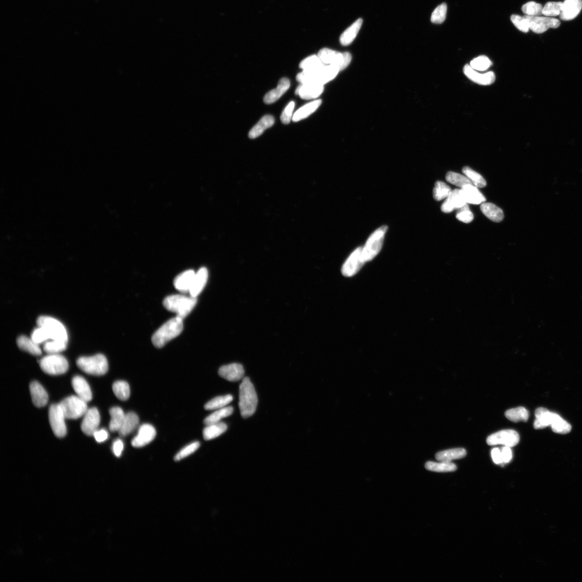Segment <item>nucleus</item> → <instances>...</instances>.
<instances>
[{
	"instance_id": "nucleus-1",
	"label": "nucleus",
	"mask_w": 582,
	"mask_h": 582,
	"mask_svg": "<svg viewBox=\"0 0 582 582\" xmlns=\"http://www.w3.org/2000/svg\"><path fill=\"white\" fill-rule=\"evenodd\" d=\"M239 408L241 416L248 418L255 414L258 404L257 395L249 377H244L239 389Z\"/></svg>"
},
{
	"instance_id": "nucleus-2",
	"label": "nucleus",
	"mask_w": 582,
	"mask_h": 582,
	"mask_svg": "<svg viewBox=\"0 0 582 582\" xmlns=\"http://www.w3.org/2000/svg\"><path fill=\"white\" fill-rule=\"evenodd\" d=\"M183 320L175 317L169 320L153 335L151 341L157 348H162L169 342L179 336L183 329Z\"/></svg>"
},
{
	"instance_id": "nucleus-3",
	"label": "nucleus",
	"mask_w": 582,
	"mask_h": 582,
	"mask_svg": "<svg viewBox=\"0 0 582 582\" xmlns=\"http://www.w3.org/2000/svg\"><path fill=\"white\" fill-rule=\"evenodd\" d=\"M197 298L174 294L167 297L163 301L164 307L183 319L187 317L197 305Z\"/></svg>"
},
{
	"instance_id": "nucleus-4",
	"label": "nucleus",
	"mask_w": 582,
	"mask_h": 582,
	"mask_svg": "<svg viewBox=\"0 0 582 582\" xmlns=\"http://www.w3.org/2000/svg\"><path fill=\"white\" fill-rule=\"evenodd\" d=\"M340 71L332 65H324L322 68L314 72L302 71L297 75V80L301 84L312 83L324 86L334 80Z\"/></svg>"
},
{
	"instance_id": "nucleus-5",
	"label": "nucleus",
	"mask_w": 582,
	"mask_h": 582,
	"mask_svg": "<svg viewBox=\"0 0 582 582\" xmlns=\"http://www.w3.org/2000/svg\"><path fill=\"white\" fill-rule=\"evenodd\" d=\"M77 365L84 372L95 376L104 375L108 369L106 358L100 354L92 357H81L77 361Z\"/></svg>"
},
{
	"instance_id": "nucleus-6",
	"label": "nucleus",
	"mask_w": 582,
	"mask_h": 582,
	"mask_svg": "<svg viewBox=\"0 0 582 582\" xmlns=\"http://www.w3.org/2000/svg\"><path fill=\"white\" fill-rule=\"evenodd\" d=\"M387 229L386 225H383L369 236L362 247V255L366 262L372 260L381 251Z\"/></svg>"
},
{
	"instance_id": "nucleus-7",
	"label": "nucleus",
	"mask_w": 582,
	"mask_h": 582,
	"mask_svg": "<svg viewBox=\"0 0 582 582\" xmlns=\"http://www.w3.org/2000/svg\"><path fill=\"white\" fill-rule=\"evenodd\" d=\"M40 365L43 372L50 375L63 374L69 368L68 362L59 354H48L40 360Z\"/></svg>"
},
{
	"instance_id": "nucleus-8",
	"label": "nucleus",
	"mask_w": 582,
	"mask_h": 582,
	"mask_svg": "<svg viewBox=\"0 0 582 582\" xmlns=\"http://www.w3.org/2000/svg\"><path fill=\"white\" fill-rule=\"evenodd\" d=\"M66 419H77L86 414L88 410L87 402L77 396H71L60 403Z\"/></svg>"
},
{
	"instance_id": "nucleus-9",
	"label": "nucleus",
	"mask_w": 582,
	"mask_h": 582,
	"mask_svg": "<svg viewBox=\"0 0 582 582\" xmlns=\"http://www.w3.org/2000/svg\"><path fill=\"white\" fill-rule=\"evenodd\" d=\"M318 56L325 65L335 66L340 71L346 68L352 59L350 53L337 52L328 48L320 50Z\"/></svg>"
},
{
	"instance_id": "nucleus-10",
	"label": "nucleus",
	"mask_w": 582,
	"mask_h": 582,
	"mask_svg": "<svg viewBox=\"0 0 582 582\" xmlns=\"http://www.w3.org/2000/svg\"><path fill=\"white\" fill-rule=\"evenodd\" d=\"M38 327H43L49 333L53 340H61L67 342L66 328L58 320L50 317L41 316L37 320Z\"/></svg>"
},
{
	"instance_id": "nucleus-11",
	"label": "nucleus",
	"mask_w": 582,
	"mask_h": 582,
	"mask_svg": "<svg viewBox=\"0 0 582 582\" xmlns=\"http://www.w3.org/2000/svg\"><path fill=\"white\" fill-rule=\"evenodd\" d=\"M65 417L60 404H54L49 410V419L50 426L55 435L58 438L65 437L67 433Z\"/></svg>"
},
{
	"instance_id": "nucleus-12",
	"label": "nucleus",
	"mask_w": 582,
	"mask_h": 582,
	"mask_svg": "<svg viewBox=\"0 0 582 582\" xmlns=\"http://www.w3.org/2000/svg\"><path fill=\"white\" fill-rule=\"evenodd\" d=\"M519 441V434L513 430H501L488 436L486 440L489 445H503L510 448L516 446Z\"/></svg>"
},
{
	"instance_id": "nucleus-13",
	"label": "nucleus",
	"mask_w": 582,
	"mask_h": 582,
	"mask_svg": "<svg viewBox=\"0 0 582 582\" xmlns=\"http://www.w3.org/2000/svg\"><path fill=\"white\" fill-rule=\"evenodd\" d=\"M365 263L362 255V247L357 248L345 261L341 268L342 274L347 277L355 276Z\"/></svg>"
},
{
	"instance_id": "nucleus-14",
	"label": "nucleus",
	"mask_w": 582,
	"mask_h": 582,
	"mask_svg": "<svg viewBox=\"0 0 582 582\" xmlns=\"http://www.w3.org/2000/svg\"><path fill=\"white\" fill-rule=\"evenodd\" d=\"M525 16L528 21L529 29L538 34L546 32L550 28H558L561 24L559 20L550 17L527 15Z\"/></svg>"
},
{
	"instance_id": "nucleus-15",
	"label": "nucleus",
	"mask_w": 582,
	"mask_h": 582,
	"mask_svg": "<svg viewBox=\"0 0 582 582\" xmlns=\"http://www.w3.org/2000/svg\"><path fill=\"white\" fill-rule=\"evenodd\" d=\"M100 422L99 412L96 408L89 409L83 416L81 424L82 431L88 436H93L98 430Z\"/></svg>"
},
{
	"instance_id": "nucleus-16",
	"label": "nucleus",
	"mask_w": 582,
	"mask_h": 582,
	"mask_svg": "<svg viewBox=\"0 0 582 582\" xmlns=\"http://www.w3.org/2000/svg\"><path fill=\"white\" fill-rule=\"evenodd\" d=\"M156 435V430L153 425L143 424L140 426L137 435L132 441V445L134 448H142L152 442Z\"/></svg>"
},
{
	"instance_id": "nucleus-17",
	"label": "nucleus",
	"mask_w": 582,
	"mask_h": 582,
	"mask_svg": "<svg viewBox=\"0 0 582 582\" xmlns=\"http://www.w3.org/2000/svg\"><path fill=\"white\" fill-rule=\"evenodd\" d=\"M463 73L471 81L480 86H490L495 81V75L492 71L481 73L467 64L463 68Z\"/></svg>"
},
{
	"instance_id": "nucleus-18",
	"label": "nucleus",
	"mask_w": 582,
	"mask_h": 582,
	"mask_svg": "<svg viewBox=\"0 0 582 582\" xmlns=\"http://www.w3.org/2000/svg\"><path fill=\"white\" fill-rule=\"evenodd\" d=\"M468 204L460 192V189L452 190L449 196L447 198L441 206L442 212L450 213L454 210H457Z\"/></svg>"
},
{
	"instance_id": "nucleus-19",
	"label": "nucleus",
	"mask_w": 582,
	"mask_h": 582,
	"mask_svg": "<svg viewBox=\"0 0 582 582\" xmlns=\"http://www.w3.org/2000/svg\"><path fill=\"white\" fill-rule=\"evenodd\" d=\"M581 10V0H565L562 3L560 18L566 21L574 19Z\"/></svg>"
},
{
	"instance_id": "nucleus-20",
	"label": "nucleus",
	"mask_w": 582,
	"mask_h": 582,
	"mask_svg": "<svg viewBox=\"0 0 582 582\" xmlns=\"http://www.w3.org/2000/svg\"><path fill=\"white\" fill-rule=\"evenodd\" d=\"M221 377L231 382L240 381L244 375L243 366L239 364H231L222 366L218 370Z\"/></svg>"
},
{
	"instance_id": "nucleus-21",
	"label": "nucleus",
	"mask_w": 582,
	"mask_h": 582,
	"mask_svg": "<svg viewBox=\"0 0 582 582\" xmlns=\"http://www.w3.org/2000/svg\"><path fill=\"white\" fill-rule=\"evenodd\" d=\"M324 90V86L319 84H301L296 90V95L303 99H313L318 98Z\"/></svg>"
},
{
	"instance_id": "nucleus-22",
	"label": "nucleus",
	"mask_w": 582,
	"mask_h": 582,
	"mask_svg": "<svg viewBox=\"0 0 582 582\" xmlns=\"http://www.w3.org/2000/svg\"><path fill=\"white\" fill-rule=\"evenodd\" d=\"M73 389L79 398L87 403L92 399V393L90 386L86 379L81 376H75L72 378Z\"/></svg>"
},
{
	"instance_id": "nucleus-23",
	"label": "nucleus",
	"mask_w": 582,
	"mask_h": 582,
	"mask_svg": "<svg viewBox=\"0 0 582 582\" xmlns=\"http://www.w3.org/2000/svg\"><path fill=\"white\" fill-rule=\"evenodd\" d=\"M30 392L33 404L38 408L45 407L48 403V395L39 382L33 381L30 385Z\"/></svg>"
},
{
	"instance_id": "nucleus-24",
	"label": "nucleus",
	"mask_w": 582,
	"mask_h": 582,
	"mask_svg": "<svg viewBox=\"0 0 582 582\" xmlns=\"http://www.w3.org/2000/svg\"><path fill=\"white\" fill-rule=\"evenodd\" d=\"M460 192L467 204L478 205L486 200L483 194L474 185H465L461 188Z\"/></svg>"
},
{
	"instance_id": "nucleus-25",
	"label": "nucleus",
	"mask_w": 582,
	"mask_h": 582,
	"mask_svg": "<svg viewBox=\"0 0 582 582\" xmlns=\"http://www.w3.org/2000/svg\"><path fill=\"white\" fill-rule=\"evenodd\" d=\"M208 271L205 267L201 268L194 276L189 291L190 296L196 297L205 288L208 281Z\"/></svg>"
},
{
	"instance_id": "nucleus-26",
	"label": "nucleus",
	"mask_w": 582,
	"mask_h": 582,
	"mask_svg": "<svg viewBox=\"0 0 582 582\" xmlns=\"http://www.w3.org/2000/svg\"><path fill=\"white\" fill-rule=\"evenodd\" d=\"M196 274L192 269H189L176 276L174 280L175 289L182 293H189Z\"/></svg>"
},
{
	"instance_id": "nucleus-27",
	"label": "nucleus",
	"mask_w": 582,
	"mask_h": 582,
	"mask_svg": "<svg viewBox=\"0 0 582 582\" xmlns=\"http://www.w3.org/2000/svg\"><path fill=\"white\" fill-rule=\"evenodd\" d=\"M290 87V82L287 78L282 79L278 84L277 88L268 92L264 98L265 104H270L279 99Z\"/></svg>"
},
{
	"instance_id": "nucleus-28",
	"label": "nucleus",
	"mask_w": 582,
	"mask_h": 582,
	"mask_svg": "<svg viewBox=\"0 0 582 582\" xmlns=\"http://www.w3.org/2000/svg\"><path fill=\"white\" fill-rule=\"evenodd\" d=\"M480 210L483 214L493 222L499 223L503 220L504 214L501 209L492 203L481 204Z\"/></svg>"
},
{
	"instance_id": "nucleus-29",
	"label": "nucleus",
	"mask_w": 582,
	"mask_h": 582,
	"mask_svg": "<svg viewBox=\"0 0 582 582\" xmlns=\"http://www.w3.org/2000/svg\"><path fill=\"white\" fill-rule=\"evenodd\" d=\"M274 123L275 119L272 115H266L263 117L250 130L249 137L251 139H255L259 137L266 129L272 127Z\"/></svg>"
},
{
	"instance_id": "nucleus-30",
	"label": "nucleus",
	"mask_w": 582,
	"mask_h": 582,
	"mask_svg": "<svg viewBox=\"0 0 582 582\" xmlns=\"http://www.w3.org/2000/svg\"><path fill=\"white\" fill-rule=\"evenodd\" d=\"M139 424V418L136 413L128 412L126 414L123 425L118 433L122 437L127 436L137 428Z\"/></svg>"
},
{
	"instance_id": "nucleus-31",
	"label": "nucleus",
	"mask_w": 582,
	"mask_h": 582,
	"mask_svg": "<svg viewBox=\"0 0 582 582\" xmlns=\"http://www.w3.org/2000/svg\"><path fill=\"white\" fill-rule=\"evenodd\" d=\"M362 23L363 20L359 19L342 33L340 41L342 46H347L352 43L357 36Z\"/></svg>"
},
{
	"instance_id": "nucleus-32",
	"label": "nucleus",
	"mask_w": 582,
	"mask_h": 582,
	"mask_svg": "<svg viewBox=\"0 0 582 582\" xmlns=\"http://www.w3.org/2000/svg\"><path fill=\"white\" fill-rule=\"evenodd\" d=\"M322 103V100L318 99L303 106L294 113L292 117V121L294 122H297L305 119L316 112Z\"/></svg>"
},
{
	"instance_id": "nucleus-33",
	"label": "nucleus",
	"mask_w": 582,
	"mask_h": 582,
	"mask_svg": "<svg viewBox=\"0 0 582 582\" xmlns=\"http://www.w3.org/2000/svg\"><path fill=\"white\" fill-rule=\"evenodd\" d=\"M109 413L111 416L109 424V430L113 433L119 432L124 422L126 414L123 409L118 407L111 408Z\"/></svg>"
},
{
	"instance_id": "nucleus-34",
	"label": "nucleus",
	"mask_w": 582,
	"mask_h": 582,
	"mask_svg": "<svg viewBox=\"0 0 582 582\" xmlns=\"http://www.w3.org/2000/svg\"><path fill=\"white\" fill-rule=\"evenodd\" d=\"M18 347L22 351L27 352L33 356H39L42 354V351L39 344L36 343L30 337L22 335L17 340Z\"/></svg>"
},
{
	"instance_id": "nucleus-35",
	"label": "nucleus",
	"mask_w": 582,
	"mask_h": 582,
	"mask_svg": "<svg viewBox=\"0 0 582 582\" xmlns=\"http://www.w3.org/2000/svg\"><path fill=\"white\" fill-rule=\"evenodd\" d=\"M553 412L545 408H538L535 412L536 419L534 423L535 429H542L550 426Z\"/></svg>"
},
{
	"instance_id": "nucleus-36",
	"label": "nucleus",
	"mask_w": 582,
	"mask_h": 582,
	"mask_svg": "<svg viewBox=\"0 0 582 582\" xmlns=\"http://www.w3.org/2000/svg\"><path fill=\"white\" fill-rule=\"evenodd\" d=\"M467 451L463 448H455L438 452L436 455L437 460L443 462H451L465 457Z\"/></svg>"
},
{
	"instance_id": "nucleus-37",
	"label": "nucleus",
	"mask_w": 582,
	"mask_h": 582,
	"mask_svg": "<svg viewBox=\"0 0 582 582\" xmlns=\"http://www.w3.org/2000/svg\"><path fill=\"white\" fill-rule=\"evenodd\" d=\"M227 428L226 424L221 422V421L207 425L203 431L204 439L206 441L213 440L224 433L226 431Z\"/></svg>"
},
{
	"instance_id": "nucleus-38",
	"label": "nucleus",
	"mask_w": 582,
	"mask_h": 582,
	"mask_svg": "<svg viewBox=\"0 0 582 582\" xmlns=\"http://www.w3.org/2000/svg\"><path fill=\"white\" fill-rule=\"evenodd\" d=\"M553 431L559 434H567L571 432V426L559 415L553 412L550 425Z\"/></svg>"
},
{
	"instance_id": "nucleus-39",
	"label": "nucleus",
	"mask_w": 582,
	"mask_h": 582,
	"mask_svg": "<svg viewBox=\"0 0 582 582\" xmlns=\"http://www.w3.org/2000/svg\"><path fill=\"white\" fill-rule=\"evenodd\" d=\"M324 65L318 55H312L302 61L299 67L303 71L311 72L322 68Z\"/></svg>"
},
{
	"instance_id": "nucleus-40",
	"label": "nucleus",
	"mask_w": 582,
	"mask_h": 582,
	"mask_svg": "<svg viewBox=\"0 0 582 582\" xmlns=\"http://www.w3.org/2000/svg\"><path fill=\"white\" fill-rule=\"evenodd\" d=\"M505 416L513 422L518 423L519 421L526 422L529 418V412L524 407H520L508 410L506 412Z\"/></svg>"
},
{
	"instance_id": "nucleus-41",
	"label": "nucleus",
	"mask_w": 582,
	"mask_h": 582,
	"mask_svg": "<svg viewBox=\"0 0 582 582\" xmlns=\"http://www.w3.org/2000/svg\"><path fill=\"white\" fill-rule=\"evenodd\" d=\"M112 390L116 397L123 401H127L130 398L131 391L130 387L127 382L124 381H117L112 386Z\"/></svg>"
},
{
	"instance_id": "nucleus-42",
	"label": "nucleus",
	"mask_w": 582,
	"mask_h": 582,
	"mask_svg": "<svg viewBox=\"0 0 582 582\" xmlns=\"http://www.w3.org/2000/svg\"><path fill=\"white\" fill-rule=\"evenodd\" d=\"M233 400L232 396L226 395L218 396L210 400L205 404V409L206 410H214L223 408Z\"/></svg>"
},
{
	"instance_id": "nucleus-43",
	"label": "nucleus",
	"mask_w": 582,
	"mask_h": 582,
	"mask_svg": "<svg viewBox=\"0 0 582 582\" xmlns=\"http://www.w3.org/2000/svg\"><path fill=\"white\" fill-rule=\"evenodd\" d=\"M233 411L234 409L232 407H227L218 409L205 418L204 423L207 425L220 422L222 419L230 416Z\"/></svg>"
},
{
	"instance_id": "nucleus-44",
	"label": "nucleus",
	"mask_w": 582,
	"mask_h": 582,
	"mask_svg": "<svg viewBox=\"0 0 582 582\" xmlns=\"http://www.w3.org/2000/svg\"><path fill=\"white\" fill-rule=\"evenodd\" d=\"M425 468L430 471L436 472H452L457 470V466L451 462L437 463L428 461L425 463Z\"/></svg>"
},
{
	"instance_id": "nucleus-45",
	"label": "nucleus",
	"mask_w": 582,
	"mask_h": 582,
	"mask_svg": "<svg viewBox=\"0 0 582 582\" xmlns=\"http://www.w3.org/2000/svg\"><path fill=\"white\" fill-rule=\"evenodd\" d=\"M462 173L475 184L477 188H483L486 186L487 183L483 177L468 166L463 167Z\"/></svg>"
},
{
	"instance_id": "nucleus-46",
	"label": "nucleus",
	"mask_w": 582,
	"mask_h": 582,
	"mask_svg": "<svg viewBox=\"0 0 582 582\" xmlns=\"http://www.w3.org/2000/svg\"><path fill=\"white\" fill-rule=\"evenodd\" d=\"M446 180L449 183L456 185V186L461 188L465 186L467 184L474 185L467 176H463L460 174L450 172L446 175Z\"/></svg>"
},
{
	"instance_id": "nucleus-47",
	"label": "nucleus",
	"mask_w": 582,
	"mask_h": 582,
	"mask_svg": "<svg viewBox=\"0 0 582 582\" xmlns=\"http://www.w3.org/2000/svg\"><path fill=\"white\" fill-rule=\"evenodd\" d=\"M451 191L448 185L442 181H437L433 190L434 198L437 201H440L448 198Z\"/></svg>"
},
{
	"instance_id": "nucleus-48",
	"label": "nucleus",
	"mask_w": 582,
	"mask_h": 582,
	"mask_svg": "<svg viewBox=\"0 0 582 582\" xmlns=\"http://www.w3.org/2000/svg\"><path fill=\"white\" fill-rule=\"evenodd\" d=\"M67 342L61 340H49L46 342L44 350L48 354H59L65 351Z\"/></svg>"
},
{
	"instance_id": "nucleus-49",
	"label": "nucleus",
	"mask_w": 582,
	"mask_h": 582,
	"mask_svg": "<svg viewBox=\"0 0 582 582\" xmlns=\"http://www.w3.org/2000/svg\"><path fill=\"white\" fill-rule=\"evenodd\" d=\"M470 65L477 71H484L490 68L492 62L487 56H480L472 60Z\"/></svg>"
},
{
	"instance_id": "nucleus-50",
	"label": "nucleus",
	"mask_w": 582,
	"mask_h": 582,
	"mask_svg": "<svg viewBox=\"0 0 582 582\" xmlns=\"http://www.w3.org/2000/svg\"><path fill=\"white\" fill-rule=\"evenodd\" d=\"M562 3L549 2L543 7L542 14L547 17H555L561 14Z\"/></svg>"
},
{
	"instance_id": "nucleus-51",
	"label": "nucleus",
	"mask_w": 582,
	"mask_h": 582,
	"mask_svg": "<svg viewBox=\"0 0 582 582\" xmlns=\"http://www.w3.org/2000/svg\"><path fill=\"white\" fill-rule=\"evenodd\" d=\"M542 10V6L534 2L527 3L522 7V11L527 16H540Z\"/></svg>"
},
{
	"instance_id": "nucleus-52",
	"label": "nucleus",
	"mask_w": 582,
	"mask_h": 582,
	"mask_svg": "<svg viewBox=\"0 0 582 582\" xmlns=\"http://www.w3.org/2000/svg\"><path fill=\"white\" fill-rule=\"evenodd\" d=\"M31 338L38 344L52 340L51 336L46 329L41 327H38L32 332Z\"/></svg>"
},
{
	"instance_id": "nucleus-53",
	"label": "nucleus",
	"mask_w": 582,
	"mask_h": 582,
	"mask_svg": "<svg viewBox=\"0 0 582 582\" xmlns=\"http://www.w3.org/2000/svg\"><path fill=\"white\" fill-rule=\"evenodd\" d=\"M447 8L448 7L445 3L438 6L432 14L431 21L433 23L438 24L443 23L446 19Z\"/></svg>"
},
{
	"instance_id": "nucleus-54",
	"label": "nucleus",
	"mask_w": 582,
	"mask_h": 582,
	"mask_svg": "<svg viewBox=\"0 0 582 582\" xmlns=\"http://www.w3.org/2000/svg\"><path fill=\"white\" fill-rule=\"evenodd\" d=\"M200 443L199 442H193L185 446L176 454L174 460L178 461L189 456V455L195 452L200 448Z\"/></svg>"
},
{
	"instance_id": "nucleus-55",
	"label": "nucleus",
	"mask_w": 582,
	"mask_h": 582,
	"mask_svg": "<svg viewBox=\"0 0 582 582\" xmlns=\"http://www.w3.org/2000/svg\"><path fill=\"white\" fill-rule=\"evenodd\" d=\"M456 218L458 220L465 223H470L474 220V215L471 212L468 204L457 209Z\"/></svg>"
},
{
	"instance_id": "nucleus-56",
	"label": "nucleus",
	"mask_w": 582,
	"mask_h": 582,
	"mask_svg": "<svg viewBox=\"0 0 582 582\" xmlns=\"http://www.w3.org/2000/svg\"><path fill=\"white\" fill-rule=\"evenodd\" d=\"M511 20L514 26L523 32H528L529 30L528 21L526 16H521L518 15H512Z\"/></svg>"
},
{
	"instance_id": "nucleus-57",
	"label": "nucleus",
	"mask_w": 582,
	"mask_h": 582,
	"mask_svg": "<svg viewBox=\"0 0 582 582\" xmlns=\"http://www.w3.org/2000/svg\"><path fill=\"white\" fill-rule=\"evenodd\" d=\"M294 106L295 103L292 101L284 109L281 116V120L283 124H288L292 120Z\"/></svg>"
},
{
	"instance_id": "nucleus-58",
	"label": "nucleus",
	"mask_w": 582,
	"mask_h": 582,
	"mask_svg": "<svg viewBox=\"0 0 582 582\" xmlns=\"http://www.w3.org/2000/svg\"><path fill=\"white\" fill-rule=\"evenodd\" d=\"M93 436L94 437L96 441L98 443H103L108 439L109 434L107 430L102 429L97 430L94 434L93 435Z\"/></svg>"
},
{
	"instance_id": "nucleus-59",
	"label": "nucleus",
	"mask_w": 582,
	"mask_h": 582,
	"mask_svg": "<svg viewBox=\"0 0 582 582\" xmlns=\"http://www.w3.org/2000/svg\"><path fill=\"white\" fill-rule=\"evenodd\" d=\"M124 450V443L120 440H116L113 443L112 450L113 453L117 457L121 456L123 451Z\"/></svg>"
},
{
	"instance_id": "nucleus-60",
	"label": "nucleus",
	"mask_w": 582,
	"mask_h": 582,
	"mask_svg": "<svg viewBox=\"0 0 582 582\" xmlns=\"http://www.w3.org/2000/svg\"><path fill=\"white\" fill-rule=\"evenodd\" d=\"M503 463L509 462L512 458V451L508 446L503 447L501 450Z\"/></svg>"
},
{
	"instance_id": "nucleus-61",
	"label": "nucleus",
	"mask_w": 582,
	"mask_h": 582,
	"mask_svg": "<svg viewBox=\"0 0 582 582\" xmlns=\"http://www.w3.org/2000/svg\"><path fill=\"white\" fill-rule=\"evenodd\" d=\"M492 459L496 464H501L503 463L501 457V450L498 448H494L491 451Z\"/></svg>"
}]
</instances>
